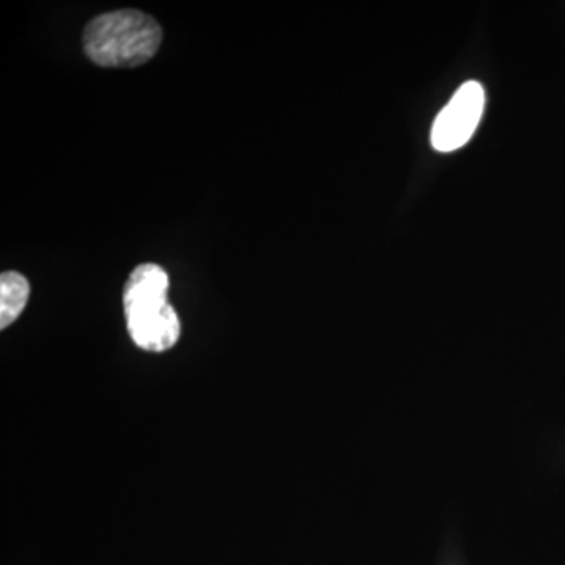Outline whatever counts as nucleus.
Masks as SVG:
<instances>
[{"label":"nucleus","mask_w":565,"mask_h":565,"mask_svg":"<svg viewBox=\"0 0 565 565\" xmlns=\"http://www.w3.org/2000/svg\"><path fill=\"white\" fill-rule=\"evenodd\" d=\"M484 104L486 92L482 85L476 81L465 82L435 118L430 137L435 150L449 152L462 148L478 128Z\"/></svg>","instance_id":"3"},{"label":"nucleus","mask_w":565,"mask_h":565,"mask_svg":"<svg viewBox=\"0 0 565 565\" xmlns=\"http://www.w3.org/2000/svg\"><path fill=\"white\" fill-rule=\"evenodd\" d=\"M31 296V282L20 273L0 275V329L6 330L20 318Z\"/></svg>","instance_id":"4"},{"label":"nucleus","mask_w":565,"mask_h":565,"mask_svg":"<svg viewBox=\"0 0 565 565\" xmlns=\"http://www.w3.org/2000/svg\"><path fill=\"white\" fill-rule=\"evenodd\" d=\"M162 28L140 10L99 14L84 31V51L103 68H137L150 62L162 43Z\"/></svg>","instance_id":"2"},{"label":"nucleus","mask_w":565,"mask_h":565,"mask_svg":"<svg viewBox=\"0 0 565 565\" xmlns=\"http://www.w3.org/2000/svg\"><path fill=\"white\" fill-rule=\"evenodd\" d=\"M170 278L158 264H140L122 291L128 332L137 348L166 352L180 340L181 322L169 303Z\"/></svg>","instance_id":"1"}]
</instances>
